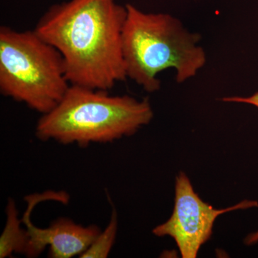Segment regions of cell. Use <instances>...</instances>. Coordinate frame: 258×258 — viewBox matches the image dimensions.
Listing matches in <instances>:
<instances>
[{
	"label": "cell",
	"mask_w": 258,
	"mask_h": 258,
	"mask_svg": "<svg viewBox=\"0 0 258 258\" xmlns=\"http://www.w3.org/2000/svg\"><path fill=\"white\" fill-rule=\"evenodd\" d=\"M126 15L115 0H69L50 7L34 30L60 52L70 84L109 91L127 79Z\"/></svg>",
	"instance_id": "6da1fadb"
},
{
	"label": "cell",
	"mask_w": 258,
	"mask_h": 258,
	"mask_svg": "<svg viewBox=\"0 0 258 258\" xmlns=\"http://www.w3.org/2000/svg\"><path fill=\"white\" fill-rule=\"evenodd\" d=\"M153 117L148 98L71 85L60 103L38 120L35 135L42 142L81 147L111 143L134 135Z\"/></svg>",
	"instance_id": "7a4b0ae2"
},
{
	"label": "cell",
	"mask_w": 258,
	"mask_h": 258,
	"mask_svg": "<svg viewBox=\"0 0 258 258\" xmlns=\"http://www.w3.org/2000/svg\"><path fill=\"white\" fill-rule=\"evenodd\" d=\"M122 47L127 79L149 93L159 91L158 75L175 70L177 83L195 77L206 64L200 36L191 33L177 19L164 13H147L125 5Z\"/></svg>",
	"instance_id": "3957f363"
},
{
	"label": "cell",
	"mask_w": 258,
	"mask_h": 258,
	"mask_svg": "<svg viewBox=\"0 0 258 258\" xmlns=\"http://www.w3.org/2000/svg\"><path fill=\"white\" fill-rule=\"evenodd\" d=\"M71 86L62 56L35 30L0 28V93L45 114Z\"/></svg>",
	"instance_id": "277c9868"
},
{
	"label": "cell",
	"mask_w": 258,
	"mask_h": 258,
	"mask_svg": "<svg viewBox=\"0 0 258 258\" xmlns=\"http://www.w3.org/2000/svg\"><path fill=\"white\" fill-rule=\"evenodd\" d=\"M257 206V202L244 200L228 208H214L195 192L189 177L181 171L176 177L172 215L152 232L157 237L169 236L174 239L183 258H195L202 246L211 237L217 217L227 212Z\"/></svg>",
	"instance_id": "5b68a950"
},
{
	"label": "cell",
	"mask_w": 258,
	"mask_h": 258,
	"mask_svg": "<svg viewBox=\"0 0 258 258\" xmlns=\"http://www.w3.org/2000/svg\"><path fill=\"white\" fill-rule=\"evenodd\" d=\"M25 200L28 207L22 222L28 235V244L24 254L28 257H38L47 247H49L50 258L80 257L101 231L97 225L85 227L66 217L57 219L47 228H40L33 225L31 214L37 204L50 200L67 204L69 196L64 191L35 194L25 198Z\"/></svg>",
	"instance_id": "8992f818"
},
{
	"label": "cell",
	"mask_w": 258,
	"mask_h": 258,
	"mask_svg": "<svg viewBox=\"0 0 258 258\" xmlns=\"http://www.w3.org/2000/svg\"><path fill=\"white\" fill-rule=\"evenodd\" d=\"M7 222L0 237V258L11 257L14 253L25 254L28 244V235L25 229L22 228V220L14 200L8 199L6 208Z\"/></svg>",
	"instance_id": "52a82bcc"
},
{
	"label": "cell",
	"mask_w": 258,
	"mask_h": 258,
	"mask_svg": "<svg viewBox=\"0 0 258 258\" xmlns=\"http://www.w3.org/2000/svg\"><path fill=\"white\" fill-rule=\"evenodd\" d=\"M118 230V215L115 208L112 209L111 218L104 230L97 235L92 244L80 258H106L114 244Z\"/></svg>",
	"instance_id": "ba28073f"
},
{
	"label": "cell",
	"mask_w": 258,
	"mask_h": 258,
	"mask_svg": "<svg viewBox=\"0 0 258 258\" xmlns=\"http://www.w3.org/2000/svg\"><path fill=\"white\" fill-rule=\"evenodd\" d=\"M222 101L228 102V103H246V104L257 107L258 108V92L248 97H227V98H222Z\"/></svg>",
	"instance_id": "9c48e42d"
},
{
	"label": "cell",
	"mask_w": 258,
	"mask_h": 258,
	"mask_svg": "<svg viewBox=\"0 0 258 258\" xmlns=\"http://www.w3.org/2000/svg\"><path fill=\"white\" fill-rule=\"evenodd\" d=\"M244 242L246 245H252V244L257 243L258 230L256 231V232H252V233H249V235L244 238Z\"/></svg>",
	"instance_id": "30bf717a"
}]
</instances>
